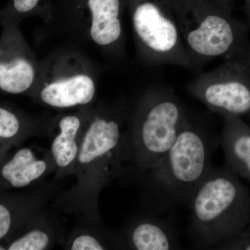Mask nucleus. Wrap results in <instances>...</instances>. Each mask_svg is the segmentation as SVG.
I'll return each instance as SVG.
<instances>
[{
	"instance_id": "obj_13",
	"label": "nucleus",
	"mask_w": 250,
	"mask_h": 250,
	"mask_svg": "<svg viewBox=\"0 0 250 250\" xmlns=\"http://www.w3.org/2000/svg\"><path fill=\"white\" fill-rule=\"evenodd\" d=\"M80 125V119L73 116L64 117L59 123L60 133L52 141L51 150L61 168H66L77 160L80 151L77 136Z\"/></svg>"
},
{
	"instance_id": "obj_1",
	"label": "nucleus",
	"mask_w": 250,
	"mask_h": 250,
	"mask_svg": "<svg viewBox=\"0 0 250 250\" xmlns=\"http://www.w3.org/2000/svg\"><path fill=\"white\" fill-rule=\"evenodd\" d=\"M189 233L201 249H216L250 222V191L226 166L213 167L192 195Z\"/></svg>"
},
{
	"instance_id": "obj_9",
	"label": "nucleus",
	"mask_w": 250,
	"mask_h": 250,
	"mask_svg": "<svg viewBox=\"0 0 250 250\" xmlns=\"http://www.w3.org/2000/svg\"><path fill=\"white\" fill-rule=\"evenodd\" d=\"M127 243L137 250L179 249V236L170 222L161 219L143 218L135 222L126 231Z\"/></svg>"
},
{
	"instance_id": "obj_17",
	"label": "nucleus",
	"mask_w": 250,
	"mask_h": 250,
	"mask_svg": "<svg viewBox=\"0 0 250 250\" xmlns=\"http://www.w3.org/2000/svg\"><path fill=\"white\" fill-rule=\"evenodd\" d=\"M218 250H250V222L233 239L217 247Z\"/></svg>"
},
{
	"instance_id": "obj_7",
	"label": "nucleus",
	"mask_w": 250,
	"mask_h": 250,
	"mask_svg": "<svg viewBox=\"0 0 250 250\" xmlns=\"http://www.w3.org/2000/svg\"><path fill=\"white\" fill-rule=\"evenodd\" d=\"M118 149L126 154V136L122 135L119 123L96 118L80 143L77 163L82 167H90Z\"/></svg>"
},
{
	"instance_id": "obj_10",
	"label": "nucleus",
	"mask_w": 250,
	"mask_h": 250,
	"mask_svg": "<svg viewBox=\"0 0 250 250\" xmlns=\"http://www.w3.org/2000/svg\"><path fill=\"white\" fill-rule=\"evenodd\" d=\"M95 94V84L92 79L80 75L53 82L41 93L43 103L57 108H67L86 104Z\"/></svg>"
},
{
	"instance_id": "obj_18",
	"label": "nucleus",
	"mask_w": 250,
	"mask_h": 250,
	"mask_svg": "<svg viewBox=\"0 0 250 250\" xmlns=\"http://www.w3.org/2000/svg\"><path fill=\"white\" fill-rule=\"evenodd\" d=\"M72 250H103L104 246L93 236L81 235L74 240L70 246Z\"/></svg>"
},
{
	"instance_id": "obj_8",
	"label": "nucleus",
	"mask_w": 250,
	"mask_h": 250,
	"mask_svg": "<svg viewBox=\"0 0 250 250\" xmlns=\"http://www.w3.org/2000/svg\"><path fill=\"white\" fill-rule=\"evenodd\" d=\"M220 142L225 166L240 178L250 183V126L242 117H223Z\"/></svg>"
},
{
	"instance_id": "obj_2",
	"label": "nucleus",
	"mask_w": 250,
	"mask_h": 250,
	"mask_svg": "<svg viewBox=\"0 0 250 250\" xmlns=\"http://www.w3.org/2000/svg\"><path fill=\"white\" fill-rule=\"evenodd\" d=\"M191 60L199 71L218 58L250 59L247 23L217 0H170Z\"/></svg>"
},
{
	"instance_id": "obj_16",
	"label": "nucleus",
	"mask_w": 250,
	"mask_h": 250,
	"mask_svg": "<svg viewBox=\"0 0 250 250\" xmlns=\"http://www.w3.org/2000/svg\"><path fill=\"white\" fill-rule=\"evenodd\" d=\"M20 123L14 113L4 108H0V137L9 139L14 137L19 131Z\"/></svg>"
},
{
	"instance_id": "obj_20",
	"label": "nucleus",
	"mask_w": 250,
	"mask_h": 250,
	"mask_svg": "<svg viewBox=\"0 0 250 250\" xmlns=\"http://www.w3.org/2000/svg\"><path fill=\"white\" fill-rule=\"evenodd\" d=\"M39 0H14L15 9L18 12L26 13L34 9Z\"/></svg>"
},
{
	"instance_id": "obj_3",
	"label": "nucleus",
	"mask_w": 250,
	"mask_h": 250,
	"mask_svg": "<svg viewBox=\"0 0 250 250\" xmlns=\"http://www.w3.org/2000/svg\"><path fill=\"white\" fill-rule=\"evenodd\" d=\"M217 141L203 126L188 118L178 137L159 164L143 172L158 209L187 204L213 168Z\"/></svg>"
},
{
	"instance_id": "obj_5",
	"label": "nucleus",
	"mask_w": 250,
	"mask_h": 250,
	"mask_svg": "<svg viewBox=\"0 0 250 250\" xmlns=\"http://www.w3.org/2000/svg\"><path fill=\"white\" fill-rule=\"evenodd\" d=\"M187 91L223 117L250 116V59H225L189 82Z\"/></svg>"
},
{
	"instance_id": "obj_14",
	"label": "nucleus",
	"mask_w": 250,
	"mask_h": 250,
	"mask_svg": "<svg viewBox=\"0 0 250 250\" xmlns=\"http://www.w3.org/2000/svg\"><path fill=\"white\" fill-rule=\"evenodd\" d=\"M34 78V69L25 59H18L10 63L0 64V87L5 92L23 93L32 84Z\"/></svg>"
},
{
	"instance_id": "obj_11",
	"label": "nucleus",
	"mask_w": 250,
	"mask_h": 250,
	"mask_svg": "<svg viewBox=\"0 0 250 250\" xmlns=\"http://www.w3.org/2000/svg\"><path fill=\"white\" fill-rule=\"evenodd\" d=\"M92 13L90 36L96 43L106 45L121 37L120 0H88Z\"/></svg>"
},
{
	"instance_id": "obj_6",
	"label": "nucleus",
	"mask_w": 250,
	"mask_h": 250,
	"mask_svg": "<svg viewBox=\"0 0 250 250\" xmlns=\"http://www.w3.org/2000/svg\"><path fill=\"white\" fill-rule=\"evenodd\" d=\"M132 20L138 39L152 59L192 70L170 0L142 1L135 6Z\"/></svg>"
},
{
	"instance_id": "obj_12",
	"label": "nucleus",
	"mask_w": 250,
	"mask_h": 250,
	"mask_svg": "<svg viewBox=\"0 0 250 250\" xmlns=\"http://www.w3.org/2000/svg\"><path fill=\"white\" fill-rule=\"evenodd\" d=\"M47 170L45 161L39 160L29 148L18 150L1 169V177L11 187H27Z\"/></svg>"
},
{
	"instance_id": "obj_22",
	"label": "nucleus",
	"mask_w": 250,
	"mask_h": 250,
	"mask_svg": "<svg viewBox=\"0 0 250 250\" xmlns=\"http://www.w3.org/2000/svg\"><path fill=\"white\" fill-rule=\"evenodd\" d=\"M248 117H249V118H250V116H248Z\"/></svg>"
},
{
	"instance_id": "obj_21",
	"label": "nucleus",
	"mask_w": 250,
	"mask_h": 250,
	"mask_svg": "<svg viewBox=\"0 0 250 250\" xmlns=\"http://www.w3.org/2000/svg\"><path fill=\"white\" fill-rule=\"evenodd\" d=\"M245 11L248 20V27H250V0H246V6H245Z\"/></svg>"
},
{
	"instance_id": "obj_15",
	"label": "nucleus",
	"mask_w": 250,
	"mask_h": 250,
	"mask_svg": "<svg viewBox=\"0 0 250 250\" xmlns=\"http://www.w3.org/2000/svg\"><path fill=\"white\" fill-rule=\"evenodd\" d=\"M49 237L45 231L34 229L11 243L9 250H42L47 248Z\"/></svg>"
},
{
	"instance_id": "obj_19",
	"label": "nucleus",
	"mask_w": 250,
	"mask_h": 250,
	"mask_svg": "<svg viewBox=\"0 0 250 250\" xmlns=\"http://www.w3.org/2000/svg\"><path fill=\"white\" fill-rule=\"evenodd\" d=\"M12 218L11 213L7 207H5L3 204L0 205V238H4L11 229Z\"/></svg>"
},
{
	"instance_id": "obj_4",
	"label": "nucleus",
	"mask_w": 250,
	"mask_h": 250,
	"mask_svg": "<svg viewBox=\"0 0 250 250\" xmlns=\"http://www.w3.org/2000/svg\"><path fill=\"white\" fill-rule=\"evenodd\" d=\"M188 118L183 104L170 87L146 95L126 136V156L140 173L160 162Z\"/></svg>"
}]
</instances>
